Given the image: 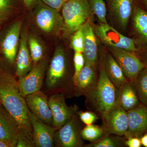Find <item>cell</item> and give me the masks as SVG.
Wrapping results in <instances>:
<instances>
[{"label":"cell","instance_id":"26","mask_svg":"<svg viewBox=\"0 0 147 147\" xmlns=\"http://www.w3.org/2000/svg\"><path fill=\"white\" fill-rule=\"evenodd\" d=\"M106 134L103 126L93 124L86 125L81 131L82 139L91 143L96 142Z\"/></svg>","mask_w":147,"mask_h":147},{"label":"cell","instance_id":"23","mask_svg":"<svg viewBox=\"0 0 147 147\" xmlns=\"http://www.w3.org/2000/svg\"><path fill=\"white\" fill-rule=\"evenodd\" d=\"M104 66L108 78L117 88L127 81L121 68L111 54L106 55Z\"/></svg>","mask_w":147,"mask_h":147},{"label":"cell","instance_id":"5","mask_svg":"<svg viewBox=\"0 0 147 147\" xmlns=\"http://www.w3.org/2000/svg\"><path fill=\"white\" fill-rule=\"evenodd\" d=\"M103 43L112 48L126 50L131 53L138 51L134 39L125 36L108 24H100L94 29Z\"/></svg>","mask_w":147,"mask_h":147},{"label":"cell","instance_id":"9","mask_svg":"<svg viewBox=\"0 0 147 147\" xmlns=\"http://www.w3.org/2000/svg\"><path fill=\"white\" fill-rule=\"evenodd\" d=\"M112 55L117 61L128 82L131 83L145 67L144 64L133 53L110 47Z\"/></svg>","mask_w":147,"mask_h":147},{"label":"cell","instance_id":"22","mask_svg":"<svg viewBox=\"0 0 147 147\" xmlns=\"http://www.w3.org/2000/svg\"><path fill=\"white\" fill-rule=\"evenodd\" d=\"M118 104L127 112L139 105L136 92L132 84L128 81L119 89Z\"/></svg>","mask_w":147,"mask_h":147},{"label":"cell","instance_id":"13","mask_svg":"<svg viewBox=\"0 0 147 147\" xmlns=\"http://www.w3.org/2000/svg\"><path fill=\"white\" fill-rule=\"evenodd\" d=\"M29 110L44 123L53 126V115L46 95L40 90L25 97Z\"/></svg>","mask_w":147,"mask_h":147},{"label":"cell","instance_id":"39","mask_svg":"<svg viewBox=\"0 0 147 147\" xmlns=\"http://www.w3.org/2000/svg\"><path fill=\"white\" fill-rule=\"evenodd\" d=\"M1 105H2V104H1V100H0V107H1V106H2Z\"/></svg>","mask_w":147,"mask_h":147},{"label":"cell","instance_id":"34","mask_svg":"<svg viewBox=\"0 0 147 147\" xmlns=\"http://www.w3.org/2000/svg\"><path fill=\"white\" fill-rule=\"evenodd\" d=\"M125 144V146L129 147H140L142 145L141 139L137 137H129L126 139Z\"/></svg>","mask_w":147,"mask_h":147},{"label":"cell","instance_id":"33","mask_svg":"<svg viewBox=\"0 0 147 147\" xmlns=\"http://www.w3.org/2000/svg\"><path fill=\"white\" fill-rule=\"evenodd\" d=\"M67 0H41L45 5L59 11Z\"/></svg>","mask_w":147,"mask_h":147},{"label":"cell","instance_id":"14","mask_svg":"<svg viewBox=\"0 0 147 147\" xmlns=\"http://www.w3.org/2000/svg\"><path fill=\"white\" fill-rule=\"evenodd\" d=\"M128 127L124 136L125 139L139 137L147 131V106L139 104L127 111Z\"/></svg>","mask_w":147,"mask_h":147},{"label":"cell","instance_id":"25","mask_svg":"<svg viewBox=\"0 0 147 147\" xmlns=\"http://www.w3.org/2000/svg\"><path fill=\"white\" fill-rule=\"evenodd\" d=\"M112 134H106L96 142L91 143L88 147H125V138L122 136H112Z\"/></svg>","mask_w":147,"mask_h":147},{"label":"cell","instance_id":"24","mask_svg":"<svg viewBox=\"0 0 147 147\" xmlns=\"http://www.w3.org/2000/svg\"><path fill=\"white\" fill-rule=\"evenodd\" d=\"M139 99L147 106V67H145L131 82Z\"/></svg>","mask_w":147,"mask_h":147},{"label":"cell","instance_id":"31","mask_svg":"<svg viewBox=\"0 0 147 147\" xmlns=\"http://www.w3.org/2000/svg\"><path fill=\"white\" fill-rule=\"evenodd\" d=\"M71 45L75 52L84 53V36L82 28L74 33L71 38Z\"/></svg>","mask_w":147,"mask_h":147},{"label":"cell","instance_id":"16","mask_svg":"<svg viewBox=\"0 0 147 147\" xmlns=\"http://www.w3.org/2000/svg\"><path fill=\"white\" fill-rule=\"evenodd\" d=\"M21 134L12 118L0 107V140L10 147H16Z\"/></svg>","mask_w":147,"mask_h":147},{"label":"cell","instance_id":"17","mask_svg":"<svg viewBox=\"0 0 147 147\" xmlns=\"http://www.w3.org/2000/svg\"><path fill=\"white\" fill-rule=\"evenodd\" d=\"M84 36L83 54L85 63L96 66L98 59L97 40L89 18L82 28Z\"/></svg>","mask_w":147,"mask_h":147},{"label":"cell","instance_id":"8","mask_svg":"<svg viewBox=\"0 0 147 147\" xmlns=\"http://www.w3.org/2000/svg\"><path fill=\"white\" fill-rule=\"evenodd\" d=\"M102 118L103 125L107 134L124 136L128 129V121L127 112L118 104L114 106Z\"/></svg>","mask_w":147,"mask_h":147},{"label":"cell","instance_id":"19","mask_svg":"<svg viewBox=\"0 0 147 147\" xmlns=\"http://www.w3.org/2000/svg\"><path fill=\"white\" fill-rule=\"evenodd\" d=\"M110 11L122 28H126L134 10L135 0H107Z\"/></svg>","mask_w":147,"mask_h":147},{"label":"cell","instance_id":"35","mask_svg":"<svg viewBox=\"0 0 147 147\" xmlns=\"http://www.w3.org/2000/svg\"><path fill=\"white\" fill-rule=\"evenodd\" d=\"M23 1L27 7L31 8L35 4L37 0H23Z\"/></svg>","mask_w":147,"mask_h":147},{"label":"cell","instance_id":"10","mask_svg":"<svg viewBox=\"0 0 147 147\" xmlns=\"http://www.w3.org/2000/svg\"><path fill=\"white\" fill-rule=\"evenodd\" d=\"M76 114L68 122L56 131L55 141L59 146L79 147L83 146L82 129Z\"/></svg>","mask_w":147,"mask_h":147},{"label":"cell","instance_id":"2","mask_svg":"<svg viewBox=\"0 0 147 147\" xmlns=\"http://www.w3.org/2000/svg\"><path fill=\"white\" fill-rule=\"evenodd\" d=\"M119 89L111 82L104 65L100 67L97 85L88 100L100 117L118 104Z\"/></svg>","mask_w":147,"mask_h":147},{"label":"cell","instance_id":"4","mask_svg":"<svg viewBox=\"0 0 147 147\" xmlns=\"http://www.w3.org/2000/svg\"><path fill=\"white\" fill-rule=\"evenodd\" d=\"M67 62L63 48L58 47L55 50L47 71L46 86L53 90L59 88L74 90V85L67 79Z\"/></svg>","mask_w":147,"mask_h":147},{"label":"cell","instance_id":"3","mask_svg":"<svg viewBox=\"0 0 147 147\" xmlns=\"http://www.w3.org/2000/svg\"><path fill=\"white\" fill-rule=\"evenodd\" d=\"M61 10L66 35L73 34L82 28L92 13L88 0H67Z\"/></svg>","mask_w":147,"mask_h":147},{"label":"cell","instance_id":"30","mask_svg":"<svg viewBox=\"0 0 147 147\" xmlns=\"http://www.w3.org/2000/svg\"><path fill=\"white\" fill-rule=\"evenodd\" d=\"M74 72L73 76L74 85L76 84V80L79 73L84 67L85 64V59L83 53L75 52L73 58Z\"/></svg>","mask_w":147,"mask_h":147},{"label":"cell","instance_id":"11","mask_svg":"<svg viewBox=\"0 0 147 147\" xmlns=\"http://www.w3.org/2000/svg\"><path fill=\"white\" fill-rule=\"evenodd\" d=\"M46 66L45 61H40L36 65L33 66L30 71L26 75L19 78V90L23 97L25 98L28 95L40 90Z\"/></svg>","mask_w":147,"mask_h":147},{"label":"cell","instance_id":"32","mask_svg":"<svg viewBox=\"0 0 147 147\" xmlns=\"http://www.w3.org/2000/svg\"><path fill=\"white\" fill-rule=\"evenodd\" d=\"M76 114L79 116L81 121L86 125L93 124L98 119L97 115L92 111H79Z\"/></svg>","mask_w":147,"mask_h":147},{"label":"cell","instance_id":"20","mask_svg":"<svg viewBox=\"0 0 147 147\" xmlns=\"http://www.w3.org/2000/svg\"><path fill=\"white\" fill-rule=\"evenodd\" d=\"M28 39L26 34H22L16 58V74L18 78L26 75L33 67L31 57L28 48Z\"/></svg>","mask_w":147,"mask_h":147},{"label":"cell","instance_id":"28","mask_svg":"<svg viewBox=\"0 0 147 147\" xmlns=\"http://www.w3.org/2000/svg\"><path fill=\"white\" fill-rule=\"evenodd\" d=\"M92 13L97 17L100 24H108L106 19V6L104 0H88Z\"/></svg>","mask_w":147,"mask_h":147},{"label":"cell","instance_id":"12","mask_svg":"<svg viewBox=\"0 0 147 147\" xmlns=\"http://www.w3.org/2000/svg\"><path fill=\"white\" fill-rule=\"evenodd\" d=\"M29 118L32 131V140L34 146H54L57 129L52 125L44 123L29 110Z\"/></svg>","mask_w":147,"mask_h":147},{"label":"cell","instance_id":"37","mask_svg":"<svg viewBox=\"0 0 147 147\" xmlns=\"http://www.w3.org/2000/svg\"><path fill=\"white\" fill-rule=\"evenodd\" d=\"M0 147H10V146L5 142L0 140Z\"/></svg>","mask_w":147,"mask_h":147},{"label":"cell","instance_id":"36","mask_svg":"<svg viewBox=\"0 0 147 147\" xmlns=\"http://www.w3.org/2000/svg\"><path fill=\"white\" fill-rule=\"evenodd\" d=\"M142 144L144 146L147 147V133L144 134L141 139Z\"/></svg>","mask_w":147,"mask_h":147},{"label":"cell","instance_id":"29","mask_svg":"<svg viewBox=\"0 0 147 147\" xmlns=\"http://www.w3.org/2000/svg\"><path fill=\"white\" fill-rule=\"evenodd\" d=\"M14 0H0V25L6 21L12 13Z\"/></svg>","mask_w":147,"mask_h":147},{"label":"cell","instance_id":"18","mask_svg":"<svg viewBox=\"0 0 147 147\" xmlns=\"http://www.w3.org/2000/svg\"><path fill=\"white\" fill-rule=\"evenodd\" d=\"M22 25L21 21H16L12 24L2 43L4 55L11 63H13L16 58Z\"/></svg>","mask_w":147,"mask_h":147},{"label":"cell","instance_id":"7","mask_svg":"<svg viewBox=\"0 0 147 147\" xmlns=\"http://www.w3.org/2000/svg\"><path fill=\"white\" fill-rule=\"evenodd\" d=\"M38 6L35 16L38 27L44 32L57 34L63 30V18L59 11L43 3Z\"/></svg>","mask_w":147,"mask_h":147},{"label":"cell","instance_id":"27","mask_svg":"<svg viewBox=\"0 0 147 147\" xmlns=\"http://www.w3.org/2000/svg\"><path fill=\"white\" fill-rule=\"evenodd\" d=\"M28 42L33 66L35 65L42 60L43 55V48L39 41L34 37H29Z\"/></svg>","mask_w":147,"mask_h":147},{"label":"cell","instance_id":"1","mask_svg":"<svg viewBox=\"0 0 147 147\" xmlns=\"http://www.w3.org/2000/svg\"><path fill=\"white\" fill-rule=\"evenodd\" d=\"M0 100L15 122L21 134L32 140L29 110L25 98L20 93L18 81H16L13 75L1 67Z\"/></svg>","mask_w":147,"mask_h":147},{"label":"cell","instance_id":"21","mask_svg":"<svg viewBox=\"0 0 147 147\" xmlns=\"http://www.w3.org/2000/svg\"><path fill=\"white\" fill-rule=\"evenodd\" d=\"M133 11L134 29L138 34L140 42L144 46L143 49L146 50L144 55L147 56V12L139 5L138 0L135 1Z\"/></svg>","mask_w":147,"mask_h":147},{"label":"cell","instance_id":"6","mask_svg":"<svg viewBox=\"0 0 147 147\" xmlns=\"http://www.w3.org/2000/svg\"><path fill=\"white\" fill-rule=\"evenodd\" d=\"M48 102L53 115V126L57 130L68 122L79 109L76 105H67L63 94L52 95L48 99Z\"/></svg>","mask_w":147,"mask_h":147},{"label":"cell","instance_id":"15","mask_svg":"<svg viewBox=\"0 0 147 147\" xmlns=\"http://www.w3.org/2000/svg\"><path fill=\"white\" fill-rule=\"evenodd\" d=\"M96 67V66L85 63L74 85L76 93L85 96L87 99L90 97L97 85L98 76L97 77Z\"/></svg>","mask_w":147,"mask_h":147},{"label":"cell","instance_id":"38","mask_svg":"<svg viewBox=\"0 0 147 147\" xmlns=\"http://www.w3.org/2000/svg\"><path fill=\"white\" fill-rule=\"evenodd\" d=\"M142 4L144 5L147 8V0H141Z\"/></svg>","mask_w":147,"mask_h":147}]
</instances>
